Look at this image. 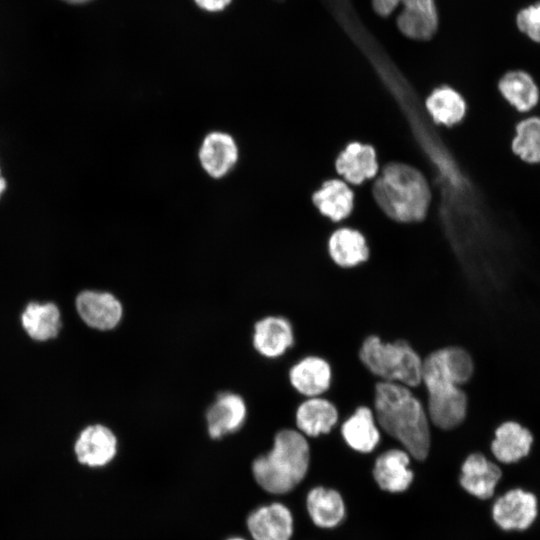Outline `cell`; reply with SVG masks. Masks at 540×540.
<instances>
[{"mask_svg":"<svg viewBox=\"0 0 540 540\" xmlns=\"http://www.w3.org/2000/svg\"><path fill=\"white\" fill-rule=\"evenodd\" d=\"M400 3L403 8L396 19L400 32L413 40L432 39L439 27L435 0H400Z\"/></svg>","mask_w":540,"mask_h":540,"instance_id":"obj_16","label":"cell"},{"mask_svg":"<svg viewBox=\"0 0 540 540\" xmlns=\"http://www.w3.org/2000/svg\"><path fill=\"white\" fill-rule=\"evenodd\" d=\"M501 477L502 471L497 464L483 453L473 452L463 461L459 480L469 494L479 499H488L493 496Z\"/></svg>","mask_w":540,"mask_h":540,"instance_id":"obj_20","label":"cell"},{"mask_svg":"<svg viewBox=\"0 0 540 540\" xmlns=\"http://www.w3.org/2000/svg\"><path fill=\"white\" fill-rule=\"evenodd\" d=\"M75 307L85 324L100 331L114 329L123 315L120 300L112 293L104 291L80 292L75 299Z\"/></svg>","mask_w":540,"mask_h":540,"instance_id":"obj_11","label":"cell"},{"mask_svg":"<svg viewBox=\"0 0 540 540\" xmlns=\"http://www.w3.org/2000/svg\"><path fill=\"white\" fill-rule=\"evenodd\" d=\"M476 370L472 354L457 345L436 349L423 358L422 387L429 389L441 385L464 387Z\"/></svg>","mask_w":540,"mask_h":540,"instance_id":"obj_5","label":"cell"},{"mask_svg":"<svg viewBox=\"0 0 540 540\" xmlns=\"http://www.w3.org/2000/svg\"><path fill=\"white\" fill-rule=\"evenodd\" d=\"M247 407L244 399L232 392H222L206 412L208 434L212 439L239 430L246 420Z\"/></svg>","mask_w":540,"mask_h":540,"instance_id":"obj_17","label":"cell"},{"mask_svg":"<svg viewBox=\"0 0 540 540\" xmlns=\"http://www.w3.org/2000/svg\"><path fill=\"white\" fill-rule=\"evenodd\" d=\"M374 12L380 17L390 16L399 6L400 0H371Z\"/></svg>","mask_w":540,"mask_h":540,"instance_id":"obj_30","label":"cell"},{"mask_svg":"<svg viewBox=\"0 0 540 540\" xmlns=\"http://www.w3.org/2000/svg\"><path fill=\"white\" fill-rule=\"evenodd\" d=\"M342 441L351 450L369 454L374 452L382 441V432L376 422L371 406L359 405L350 415L338 424Z\"/></svg>","mask_w":540,"mask_h":540,"instance_id":"obj_12","label":"cell"},{"mask_svg":"<svg viewBox=\"0 0 540 540\" xmlns=\"http://www.w3.org/2000/svg\"><path fill=\"white\" fill-rule=\"evenodd\" d=\"M8 183L7 179L2 175V169L0 167V199L2 198V195L7 190Z\"/></svg>","mask_w":540,"mask_h":540,"instance_id":"obj_32","label":"cell"},{"mask_svg":"<svg viewBox=\"0 0 540 540\" xmlns=\"http://www.w3.org/2000/svg\"><path fill=\"white\" fill-rule=\"evenodd\" d=\"M411 458L401 447H391L380 453L373 467V476L379 487L392 493L405 491L414 476L409 468Z\"/></svg>","mask_w":540,"mask_h":540,"instance_id":"obj_18","label":"cell"},{"mask_svg":"<svg viewBox=\"0 0 540 540\" xmlns=\"http://www.w3.org/2000/svg\"><path fill=\"white\" fill-rule=\"evenodd\" d=\"M326 249L332 263L341 269L356 268L368 261L370 248L365 236L352 228H339L328 238Z\"/></svg>","mask_w":540,"mask_h":540,"instance_id":"obj_21","label":"cell"},{"mask_svg":"<svg viewBox=\"0 0 540 540\" xmlns=\"http://www.w3.org/2000/svg\"><path fill=\"white\" fill-rule=\"evenodd\" d=\"M353 198L351 189L338 179L326 181L312 197L317 209L333 221H341L351 213Z\"/></svg>","mask_w":540,"mask_h":540,"instance_id":"obj_26","label":"cell"},{"mask_svg":"<svg viewBox=\"0 0 540 540\" xmlns=\"http://www.w3.org/2000/svg\"><path fill=\"white\" fill-rule=\"evenodd\" d=\"M515 24L523 35L540 44V0L521 8L516 14Z\"/></svg>","mask_w":540,"mask_h":540,"instance_id":"obj_29","label":"cell"},{"mask_svg":"<svg viewBox=\"0 0 540 540\" xmlns=\"http://www.w3.org/2000/svg\"><path fill=\"white\" fill-rule=\"evenodd\" d=\"M511 151L522 162L540 164V117L529 116L515 125Z\"/></svg>","mask_w":540,"mask_h":540,"instance_id":"obj_28","label":"cell"},{"mask_svg":"<svg viewBox=\"0 0 540 540\" xmlns=\"http://www.w3.org/2000/svg\"><path fill=\"white\" fill-rule=\"evenodd\" d=\"M533 443L534 436L528 427L519 421L508 419L495 427L490 450L497 461L512 464L527 457Z\"/></svg>","mask_w":540,"mask_h":540,"instance_id":"obj_15","label":"cell"},{"mask_svg":"<svg viewBox=\"0 0 540 540\" xmlns=\"http://www.w3.org/2000/svg\"><path fill=\"white\" fill-rule=\"evenodd\" d=\"M238 147L233 137L214 131L205 136L199 150V160L204 171L219 179L229 173L237 163Z\"/></svg>","mask_w":540,"mask_h":540,"instance_id":"obj_19","label":"cell"},{"mask_svg":"<svg viewBox=\"0 0 540 540\" xmlns=\"http://www.w3.org/2000/svg\"><path fill=\"white\" fill-rule=\"evenodd\" d=\"M426 108L435 122L451 126L464 118L466 102L454 89L441 87L427 98Z\"/></svg>","mask_w":540,"mask_h":540,"instance_id":"obj_27","label":"cell"},{"mask_svg":"<svg viewBox=\"0 0 540 540\" xmlns=\"http://www.w3.org/2000/svg\"><path fill=\"white\" fill-rule=\"evenodd\" d=\"M310 460L308 438L296 428L284 427L275 433L272 448L254 459L252 475L264 491L286 494L304 479Z\"/></svg>","mask_w":540,"mask_h":540,"instance_id":"obj_2","label":"cell"},{"mask_svg":"<svg viewBox=\"0 0 540 540\" xmlns=\"http://www.w3.org/2000/svg\"><path fill=\"white\" fill-rule=\"evenodd\" d=\"M358 357L378 381L400 383L413 390L422 385L423 358L405 339L385 341L371 334L362 341Z\"/></svg>","mask_w":540,"mask_h":540,"instance_id":"obj_4","label":"cell"},{"mask_svg":"<svg viewBox=\"0 0 540 540\" xmlns=\"http://www.w3.org/2000/svg\"><path fill=\"white\" fill-rule=\"evenodd\" d=\"M373 195L380 208L398 222L420 221L430 203V190L423 175L401 163L389 164L376 180Z\"/></svg>","mask_w":540,"mask_h":540,"instance_id":"obj_3","label":"cell"},{"mask_svg":"<svg viewBox=\"0 0 540 540\" xmlns=\"http://www.w3.org/2000/svg\"><path fill=\"white\" fill-rule=\"evenodd\" d=\"M253 540H290L293 534V516L290 509L273 502L256 507L246 521Z\"/></svg>","mask_w":540,"mask_h":540,"instance_id":"obj_14","label":"cell"},{"mask_svg":"<svg viewBox=\"0 0 540 540\" xmlns=\"http://www.w3.org/2000/svg\"><path fill=\"white\" fill-rule=\"evenodd\" d=\"M332 378L329 361L315 354L299 358L287 371L289 385L302 398L324 396L331 387Z\"/></svg>","mask_w":540,"mask_h":540,"instance_id":"obj_7","label":"cell"},{"mask_svg":"<svg viewBox=\"0 0 540 540\" xmlns=\"http://www.w3.org/2000/svg\"><path fill=\"white\" fill-rule=\"evenodd\" d=\"M61 1H64L66 3H69V4H83V3H87L91 0H61Z\"/></svg>","mask_w":540,"mask_h":540,"instance_id":"obj_33","label":"cell"},{"mask_svg":"<svg viewBox=\"0 0 540 540\" xmlns=\"http://www.w3.org/2000/svg\"><path fill=\"white\" fill-rule=\"evenodd\" d=\"M77 461L89 468H102L110 464L118 451V440L113 431L102 424L85 427L74 443Z\"/></svg>","mask_w":540,"mask_h":540,"instance_id":"obj_10","label":"cell"},{"mask_svg":"<svg viewBox=\"0 0 540 540\" xmlns=\"http://www.w3.org/2000/svg\"><path fill=\"white\" fill-rule=\"evenodd\" d=\"M372 409L385 436L398 443L413 459H427L432 445V425L423 399L412 388L377 381Z\"/></svg>","mask_w":540,"mask_h":540,"instance_id":"obj_1","label":"cell"},{"mask_svg":"<svg viewBox=\"0 0 540 540\" xmlns=\"http://www.w3.org/2000/svg\"><path fill=\"white\" fill-rule=\"evenodd\" d=\"M424 393L426 411L433 428L452 431L467 419L469 396L463 387L437 386L424 390Z\"/></svg>","mask_w":540,"mask_h":540,"instance_id":"obj_6","label":"cell"},{"mask_svg":"<svg viewBox=\"0 0 540 540\" xmlns=\"http://www.w3.org/2000/svg\"><path fill=\"white\" fill-rule=\"evenodd\" d=\"M296 341L295 329L285 315H268L254 325L252 342L255 350L268 359H278L291 350Z\"/></svg>","mask_w":540,"mask_h":540,"instance_id":"obj_9","label":"cell"},{"mask_svg":"<svg viewBox=\"0 0 540 540\" xmlns=\"http://www.w3.org/2000/svg\"><path fill=\"white\" fill-rule=\"evenodd\" d=\"M203 10L209 12H218L225 9L232 0H194Z\"/></svg>","mask_w":540,"mask_h":540,"instance_id":"obj_31","label":"cell"},{"mask_svg":"<svg viewBox=\"0 0 540 540\" xmlns=\"http://www.w3.org/2000/svg\"><path fill=\"white\" fill-rule=\"evenodd\" d=\"M538 500L529 491L515 488L496 499L492 507L495 523L505 531L528 529L536 520Z\"/></svg>","mask_w":540,"mask_h":540,"instance_id":"obj_8","label":"cell"},{"mask_svg":"<svg viewBox=\"0 0 540 540\" xmlns=\"http://www.w3.org/2000/svg\"><path fill=\"white\" fill-rule=\"evenodd\" d=\"M225 540H247L246 538L240 537V536H232Z\"/></svg>","mask_w":540,"mask_h":540,"instance_id":"obj_34","label":"cell"},{"mask_svg":"<svg viewBox=\"0 0 540 540\" xmlns=\"http://www.w3.org/2000/svg\"><path fill=\"white\" fill-rule=\"evenodd\" d=\"M339 422L336 405L325 396L304 398L294 413L295 428L307 438L329 435Z\"/></svg>","mask_w":540,"mask_h":540,"instance_id":"obj_13","label":"cell"},{"mask_svg":"<svg viewBox=\"0 0 540 540\" xmlns=\"http://www.w3.org/2000/svg\"><path fill=\"white\" fill-rule=\"evenodd\" d=\"M497 88L503 99L517 112L528 113L540 101V89L534 77L522 69L506 71L498 80Z\"/></svg>","mask_w":540,"mask_h":540,"instance_id":"obj_22","label":"cell"},{"mask_svg":"<svg viewBox=\"0 0 540 540\" xmlns=\"http://www.w3.org/2000/svg\"><path fill=\"white\" fill-rule=\"evenodd\" d=\"M306 506L313 523L321 528L337 526L345 516V504L336 490L315 487L306 498Z\"/></svg>","mask_w":540,"mask_h":540,"instance_id":"obj_24","label":"cell"},{"mask_svg":"<svg viewBox=\"0 0 540 540\" xmlns=\"http://www.w3.org/2000/svg\"><path fill=\"white\" fill-rule=\"evenodd\" d=\"M21 323L30 338L47 341L55 338L61 329V314L51 302H30L21 315Z\"/></svg>","mask_w":540,"mask_h":540,"instance_id":"obj_25","label":"cell"},{"mask_svg":"<svg viewBox=\"0 0 540 540\" xmlns=\"http://www.w3.org/2000/svg\"><path fill=\"white\" fill-rule=\"evenodd\" d=\"M335 166L337 172L353 184L374 177L378 170L374 148L358 142L350 143L338 155Z\"/></svg>","mask_w":540,"mask_h":540,"instance_id":"obj_23","label":"cell"}]
</instances>
